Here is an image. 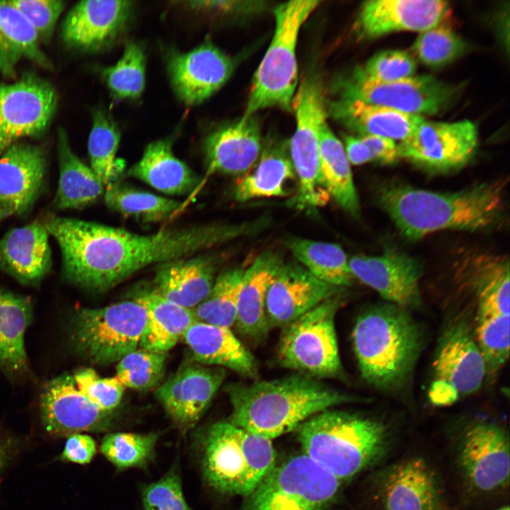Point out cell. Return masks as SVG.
I'll list each match as a JSON object with an SVG mask.
<instances>
[{"label":"cell","instance_id":"cell-1","mask_svg":"<svg viewBox=\"0 0 510 510\" xmlns=\"http://www.w3.org/2000/svg\"><path fill=\"white\" fill-rule=\"evenodd\" d=\"M43 224L60 246L67 279L95 292L108 290L151 265L190 256L258 231L255 221L165 228L150 234L55 216Z\"/></svg>","mask_w":510,"mask_h":510},{"label":"cell","instance_id":"cell-2","mask_svg":"<svg viewBox=\"0 0 510 510\" xmlns=\"http://www.w3.org/2000/svg\"><path fill=\"white\" fill-rule=\"evenodd\" d=\"M506 183L501 178L436 192L387 181L378 186L376 198L402 236L414 241L446 230L482 232L504 227Z\"/></svg>","mask_w":510,"mask_h":510},{"label":"cell","instance_id":"cell-3","mask_svg":"<svg viewBox=\"0 0 510 510\" xmlns=\"http://www.w3.org/2000/svg\"><path fill=\"white\" fill-rule=\"evenodd\" d=\"M226 391L232 405L228 421L271 441L319 412L353 400L303 374L233 383Z\"/></svg>","mask_w":510,"mask_h":510},{"label":"cell","instance_id":"cell-4","mask_svg":"<svg viewBox=\"0 0 510 510\" xmlns=\"http://www.w3.org/2000/svg\"><path fill=\"white\" fill-rule=\"evenodd\" d=\"M352 342L363 380L379 390H392L412 374L423 336L408 310L387 302L360 314Z\"/></svg>","mask_w":510,"mask_h":510},{"label":"cell","instance_id":"cell-5","mask_svg":"<svg viewBox=\"0 0 510 510\" xmlns=\"http://www.w3.org/2000/svg\"><path fill=\"white\" fill-rule=\"evenodd\" d=\"M296 431L302 454L339 481L378 459L388 438L380 421L330 409L310 417Z\"/></svg>","mask_w":510,"mask_h":510},{"label":"cell","instance_id":"cell-6","mask_svg":"<svg viewBox=\"0 0 510 510\" xmlns=\"http://www.w3.org/2000/svg\"><path fill=\"white\" fill-rule=\"evenodd\" d=\"M200 448L204 479L222 494L249 497L276 463L271 440L228 421L212 424Z\"/></svg>","mask_w":510,"mask_h":510},{"label":"cell","instance_id":"cell-7","mask_svg":"<svg viewBox=\"0 0 510 510\" xmlns=\"http://www.w3.org/2000/svg\"><path fill=\"white\" fill-rule=\"evenodd\" d=\"M320 3L293 0L276 7L274 33L254 73L243 117L272 107L292 110L298 84L296 47L299 32Z\"/></svg>","mask_w":510,"mask_h":510},{"label":"cell","instance_id":"cell-8","mask_svg":"<svg viewBox=\"0 0 510 510\" xmlns=\"http://www.w3.org/2000/svg\"><path fill=\"white\" fill-rule=\"evenodd\" d=\"M147 319L144 305L136 299L74 312L69 336L75 351L98 365L118 362L137 349Z\"/></svg>","mask_w":510,"mask_h":510},{"label":"cell","instance_id":"cell-9","mask_svg":"<svg viewBox=\"0 0 510 510\" xmlns=\"http://www.w3.org/2000/svg\"><path fill=\"white\" fill-rule=\"evenodd\" d=\"M321 81L316 74L305 76L298 86L292 109L295 130L288 142L298 187L288 203L313 211L327 203L329 196L319 181L320 132L327 123V109Z\"/></svg>","mask_w":510,"mask_h":510},{"label":"cell","instance_id":"cell-10","mask_svg":"<svg viewBox=\"0 0 510 510\" xmlns=\"http://www.w3.org/2000/svg\"><path fill=\"white\" fill-rule=\"evenodd\" d=\"M341 293L321 302L283 327L278 360L285 368L314 378H334L342 371L335 329Z\"/></svg>","mask_w":510,"mask_h":510},{"label":"cell","instance_id":"cell-11","mask_svg":"<svg viewBox=\"0 0 510 510\" xmlns=\"http://www.w3.org/2000/svg\"><path fill=\"white\" fill-rule=\"evenodd\" d=\"M340 481L304 454L275 464L246 510H327Z\"/></svg>","mask_w":510,"mask_h":510},{"label":"cell","instance_id":"cell-12","mask_svg":"<svg viewBox=\"0 0 510 510\" xmlns=\"http://www.w3.org/2000/svg\"><path fill=\"white\" fill-rule=\"evenodd\" d=\"M486 366L473 329L463 319L450 324L443 334L432 364L428 392L436 407L451 405L480 390Z\"/></svg>","mask_w":510,"mask_h":510},{"label":"cell","instance_id":"cell-13","mask_svg":"<svg viewBox=\"0 0 510 510\" xmlns=\"http://www.w3.org/2000/svg\"><path fill=\"white\" fill-rule=\"evenodd\" d=\"M341 98L358 100L407 114H436L446 108L456 89L431 76H414L390 82H376L351 76L339 84Z\"/></svg>","mask_w":510,"mask_h":510},{"label":"cell","instance_id":"cell-14","mask_svg":"<svg viewBox=\"0 0 510 510\" xmlns=\"http://www.w3.org/2000/svg\"><path fill=\"white\" fill-rule=\"evenodd\" d=\"M478 144L475 125L424 120L398 147L400 158L431 173H446L465 166Z\"/></svg>","mask_w":510,"mask_h":510},{"label":"cell","instance_id":"cell-15","mask_svg":"<svg viewBox=\"0 0 510 510\" xmlns=\"http://www.w3.org/2000/svg\"><path fill=\"white\" fill-rule=\"evenodd\" d=\"M56 106L53 86L34 74L12 84L0 82V155L20 138L42 133Z\"/></svg>","mask_w":510,"mask_h":510},{"label":"cell","instance_id":"cell-16","mask_svg":"<svg viewBox=\"0 0 510 510\" xmlns=\"http://www.w3.org/2000/svg\"><path fill=\"white\" fill-rule=\"evenodd\" d=\"M234 62L208 40L187 52L170 50L166 69L177 97L188 106L210 98L230 79Z\"/></svg>","mask_w":510,"mask_h":510},{"label":"cell","instance_id":"cell-17","mask_svg":"<svg viewBox=\"0 0 510 510\" xmlns=\"http://www.w3.org/2000/svg\"><path fill=\"white\" fill-rule=\"evenodd\" d=\"M453 278L474 295L477 314L509 316L508 255L492 249H465L452 264Z\"/></svg>","mask_w":510,"mask_h":510},{"label":"cell","instance_id":"cell-18","mask_svg":"<svg viewBox=\"0 0 510 510\" xmlns=\"http://www.w3.org/2000/svg\"><path fill=\"white\" fill-rule=\"evenodd\" d=\"M348 266L354 278L387 302L407 310L419 305L421 266L403 251L388 247L379 256H355L348 260Z\"/></svg>","mask_w":510,"mask_h":510},{"label":"cell","instance_id":"cell-19","mask_svg":"<svg viewBox=\"0 0 510 510\" xmlns=\"http://www.w3.org/2000/svg\"><path fill=\"white\" fill-rule=\"evenodd\" d=\"M40 416L47 432L55 436L81 431H103L113 417L92 403L77 388L73 375L64 373L49 381L40 397Z\"/></svg>","mask_w":510,"mask_h":510},{"label":"cell","instance_id":"cell-20","mask_svg":"<svg viewBox=\"0 0 510 510\" xmlns=\"http://www.w3.org/2000/svg\"><path fill=\"white\" fill-rule=\"evenodd\" d=\"M460 464L468 481L477 489L488 492L508 484L509 440L499 425L477 422L465 432Z\"/></svg>","mask_w":510,"mask_h":510},{"label":"cell","instance_id":"cell-21","mask_svg":"<svg viewBox=\"0 0 510 510\" xmlns=\"http://www.w3.org/2000/svg\"><path fill=\"white\" fill-rule=\"evenodd\" d=\"M342 289L317 279L299 263H283L266 294L270 329L283 328Z\"/></svg>","mask_w":510,"mask_h":510},{"label":"cell","instance_id":"cell-22","mask_svg":"<svg viewBox=\"0 0 510 510\" xmlns=\"http://www.w3.org/2000/svg\"><path fill=\"white\" fill-rule=\"evenodd\" d=\"M439 0H370L363 3L354 23L356 35L372 39L397 31H425L448 17Z\"/></svg>","mask_w":510,"mask_h":510},{"label":"cell","instance_id":"cell-23","mask_svg":"<svg viewBox=\"0 0 510 510\" xmlns=\"http://www.w3.org/2000/svg\"><path fill=\"white\" fill-rule=\"evenodd\" d=\"M225 378L222 368L186 366L160 385L155 395L174 423L188 429L203 415Z\"/></svg>","mask_w":510,"mask_h":510},{"label":"cell","instance_id":"cell-24","mask_svg":"<svg viewBox=\"0 0 510 510\" xmlns=\"http://www.w3.org/2000/svg\"><path fill=\"white\" fill-rule=\"evenodd\" d=\"M132 7L130 1H81L67 15L62 38L68 47L81 50L108 47L124 30Z\"/></svg>","mask_w":510,"mask_h":510},{"label":"cell","instance_id":"cell-25","mask_svg":"<svg viewBox=\"0 0 510 510\" xmlns=\"http://www.w3.org/2000/svg\"><path fill=\"white\" fill-rule=\"evenodd\" d=\"M222 260V254L208 252L158 264L152 290L180 306L193 309L211 290Z\"/></svg>","mask_w":510,"mask_h":510},{"label":"cell","instance_id":"cell-26","mask_svg":"<svg viewBox=\"0 0 510 510\" xmlns=\"http://www.w3.org/2000/svg\"><path fill=\"white\" fill-rule=\"evenodd\" d=\"M263 148L261 128L254 115L223 125L205 139L207 175H242L258 161Z\"/></svg>","mask_w":510,"mask_h":510},{"label":"cell","instance_id":"cell-27","mask_svg":"<svg viewBox=\"0 0 510 510\" xmlns=\"http://www.w3.org/2000/svg\"><path fill=\"white\" fill-rule=\"evenodd\" d=\"M46 169L43 149L15 142L0 155V203L15 214L27 212L42 188Z\"/></svg>","mask_w":510,"mask_h":510},{"label":"cell","instance_id":"cell-28","mask_svg":"<svg viewBox=\"0 0 510 510\" xmlns=\"http://www.w3.org/2000/svg\"><path fill=\"white\" fill-rule=\"evenodd\" d=\"M283 263L278 252L266 251L245 268L234 327L239 335L254 344L264 340L271 329L266 312V294Z\"/></svg>","mask_w":510,"mask_h":510},{"label":"cell","instance_id":"cell-29","mask_svg":"<svg viewBox=\"0 0 510 510\" xmlns=\"http://www.w3.org/2000/svg\"><path fill=\"white\" fill-rule=\"evenodd\" d=\"M48 237L39 222L7 232L0 239V269L23 285L39 284L52 264Z\"/></svg>","mask_w":510,"mask_h":510},{"label":"cell","instance_id":"cell-30","mask_svg":"<svg viewBox=\"0 0 510 510\" xmlns=\"http://www.w3.org/2000/svg\"><path fill=\"white\" fill-rule=\"evenodd\" d=\"M183 338L197 362L230 368L246 378L257 377L254 356L230 329L196 322Z\"/></svg>","mask_w":510,"mask_h":510},{"label":"cell","instance_id":"cell-31","mask_svg":"<svg viewBox=\"0 0 510 510\" xmlns=\"http://www.w3.org/2000/svg\"><path fill=\"white\" fill-rule=\"evenodd\" d=\"M327 108V113L360 136L377 135L395 141L405 140L424 120V116L358 100L340 98Z\"/></svg>","mask_w":510,"mask_h":510},{"label":"cell","instance_id":"cell-32","mask_svg":"<svg viewBox=\"0 0 510 510\" xmlns=\"http://www.w3.org/2000/svg\"><path fill=\"white\" fill-rule=\"evenodd\" d=\"M297 181L290 156L288 142L271 139L263 144L254 170L236 181L233 195L236 200L285 197L291 193L288 183Z\"/></svg>","mask_w":510,"mask_h":510},{"label":"cell","instance_id":"cell-33","mask_svg":"<svg viewBox=\"0 0 510 510\" xmlns=\"http://www.w3.org/2000/svg\"><path fill=\"white\" fill-rule=\"evenodd\" d=\"M128 175L171 196L191 193L200 186L201 181L174 155L170 139L149 143L141 159L128 171Z\"/></svg>","mask_w":510,"mask_h":510},{"label":"cell","instance_id":"cell-34","mask_svg":"<svg viewBox=\"0 0 510 510\" xmlns=\"http://www.w3.org/2000/svg\"><path fill=\"white\" fill-rule=\"evenodd\" d=\"M385 510H436L438 492L435 477L421 458L395 466L382 486Z\"/></svg>","mask_w":510,"mask_h":510},{"label":"cell","instance_id":"cell-35","mask_svg":"<svg viewBox=\"0 0 510 510\" xmlns=\"http://www.w3.org/2000/svg\"><path fill=\"white\" fill-rule=\"evenodd\" d=\"M134 298L146 310V324L139 344L142 348L167 353L197 322L192 309L168 300L152 289L140 291Z\"/></svg>","mask_w":510,"mask_h":510},{"label":"cell","instance_id":"cell-36","mask_svg":"<svg viewBox=\"0 0 510 510\" xmlns=\"http://www.w3.org/2000/svg\"><path fill=\"white\" fill-rule=\"evenodd\" d=\"M32 319L29 298L0 289V370L7 374L28 370L25 333Z\"/></svg>","mask_w":510,"mask_h":510},{"label":"cell","instance_id":"cell-37","mask_svg":"<svg viewBox=\"0 0 510 510\" xmlns=\"http://www.w3.org/2000/svg\"><path fill=\"white\" fill-rule=\"evenodd\" d=\"M40 41L33 27L10 1H0V73L14 77L17 64L23 59L50 68Z\"/></svg>","mask_w":510,"mask_h":510},{"label":"cell","instance_id":"cell-38","mask_svg":"<svg viewBox=\"0 0 510 510\" xmlns=\"http://www.w3.org/2000/svg\"><path fill=\"white\" fill-rule=\"evenodd\" d=\"M60 178L54 205L59 209H78L94 203L105 186L90 167L73 152L66 132L57 133Z\"/></svg>","mask_w":510,"mask_h":510},{"label":"cell","instance_id":"cell-39","mask_svg":"<svg viewBox=\"0 0 510 510\" xmlns=\"http://www.w3.org/2000/svg\"><path fill=\"white\" fill-rule=\"evenodd\" d=\"M319 181L322 189L346 212L357 215L359 200L344 144L326 123L320 132Z\"/></svg>","mask_w":510,"mask_h":510},{"label":"cell","instance_id":"cell-40","mask_svg":"<svg viewBox=\"0 0 510 510\" xmlns=\"http://www.w3.org/2000/svg\"><path fill=\"white\" fill-rule=\"evenodd\" d=\"M286 245L299 264L317 279L341 288L351 285L354 277L340 245L299 237L288 239Z\"/></svg>","mask_w":510,"mask_h":510},{"label":"cell","instance_id":"cell-41","mask_svg":"<svg viewBox=\"0 0 510 510\" xmlns=\"http://www.w3.org/2000/svg\"><path fill=\"white\" fill-rule=\"evenodd\" d=\"M103 194L109 209L142 222L166 220L179 211L181 205L178 200L139 190L120 181H115L106 186Z\"/></svg>","mask_w":510,"mask_h":510},{"label":"cell","instance_id":"cell-42","mask_svg":"<svg viewBox=\"0 0 510 510\" xmlns=\"http://www.w3.org/2000/svg\"><path fill=\"white\" fill-rule=\"evenodd\" d=\"M244 271L237 266L218 273L210 293L192 309L197 322L228 329L234 325Z\"/></svg>","mask_w":510,"mask_h":510},{"label":"cell","instance_id":"cell-43","mask_svg":"<svg viewBox=\"0 0 510 510\" xmlns=\"http://www.w3.org/2000/svg\"><path fill=\"white\" fill-rule=\"evenodd\" d=\"M118 126L110 115L96 110L88 140L91 169L106 187L115 181L122 164L116 157L120 141Z\"/></svg>","mask_w":510,"mask_h":510},{"label":"cell","instance_id":"cell-44","mask_svg":"<svg viewBox=\"0 0 510 510\" xmlns=\"http://www.w3.org/2000/svg\"><path fill=\"white\" fill-rule=\"evenodd\" d=\"M158 436L155 433H110L102 439L100 450L119 470L142 468L154 458Z\"/></svg>","mask_w":510,"mask_h":510},{"label":"cell","instance_id":"cell-45","mask_svg":"<svg viewBox=\"0 0 510 510\" xmlns=\"http://www.w3.org/2000/svg\"><path fill=\"white\" fill-rule=\"evenodd\" d=\"M146 56L142 47L135 42L126 44L120 59L101 72L103 79L114 98H138L145 86Z\"/></svg>","mask_w":510,"mask_h":510},{"label":"cell","instance_id":"cell-46","mask_svg":"<svg viewBox=\"0 0 510 510\" xmlns=\"http://www.w3.org/2000/svg\"><path fill=\"white\" fill-rule=\"evenodd\" d=\"M509 317L501 314H476L473 332L485 363L487 378H493L509 360Z\"/></svg>","mask_w":510,"mask_h":510},{"label":"cell","instance_id":"cell-47","mask_svg":"<svg viewBox=\"0 0 510 510\" xmlns=\"http://www.w3.org/2000/svg\"><path fill=\"white\" fill-rule=\"evenodd\" d=\"M448 17L423 31L416 39L412 50L424 64L441 67L455 61L466 50L464 40L447 21Z\"/></svg>","mask_w":510,"mask_h":510},{"label":"cell","instance_id":"cell-48","mask_svg":"<svg viewBox=\"0 0 510 510\" xmlns=\"http://www.w3.org/2000/svg\"><path fill=\"white\" fill-rule=\"evenodd\" d=\"M167 353L137 348L125 355L116 366V377L125 387L144 390L162 379Z\"/></svg>","mask_w":510,"mask_h":510},{"label":"cell","instance_id":"cell-49","mask_svg":"<svg viewBox=\"0 0 510 510\" xmlns=\"http://www.w3.org/2000/svg\"><path fill=\"white\" fill-rule=\"evenodd\" d=\"M416 69V60L410 54L390 50L375 54L352 75L363 80L390 82L414 76Z\"/></svg>","mask_w":510,"mask_h":510},{"label":"cell","instance_id":"cell-50","mask_svg":"<svg viewBox=\"0 0 510 510\" xmlns=\"http://www.w3.org/2000/svg\"><path fill=\"white\" fill-rule=\"evenodd\" d=\"M73 378L77 388L92 403L102 411L113 414L125 389L116 376L101 378L92 368H84L76 370Z\"/></svg>","mask_w":510,"mask_h":510},{"label":"cell","instance_id":"cell-51","mask_svg":"<svg viewBox=\"0 0 510 510\" xmlns=\"http://www.w3.org/2000/svg\"><path fill=\"white\" fill-rule=\"evenodd\" d=\"M143 510H192L188 504L176 466L142 489Z\"/></svg>","mask_w":510,"mask_h":510},{"label":"cell","instance_id":"cell-52","mask_svg":"<svg viewBox=\"0 0 510 510\" xmlns=\"http://www.w3.org/2000/svg\"><path fill=\"white\" fill-rule=\"evenodd\" d=\"M10 3L26 18L36 31L40 40H49L55 24L64 10L60 0H13Z\"/></svg>","mask_w":510,"mask_h":510},{"label":"cell","instance_id":"cell-53","mask_svg":"<svg viewBox=\"0 0 510 510\" xmlns=\"http://www.w3.org/2000/svg\"><path fill=\"white\" fill-rule=\"evenodd\" d=\"M96 453V445L89 435L74 433L68 436L61 459L77 464L89 463Z\"/></svg>","mask_w":510,"mask_h":510},{"label":"cell","instance_id":"cell-54","mask_svg":"<svg viewBox=\"0 0 510 510\" xmlns=\"http://www.w3.org/2000/svg\"><path fill=\"white\" fill-rule=\"evenodd\" d=\"M359 137L368 147L373 160L383 164H392L400 158L397 144L395 140L377 135Z\"/></svg>","mask_w":510,"mask_h":510},{"label":"cell","instance_id":"cell-55","mask_svg":"<svg viewBox=\"0 0 510 510\" xmlns=\"http://www.w3.org/2000/svg\"><path fill=\"white\" fill-rule=\"evenodd\" d=\"M344 150L349 163L361 165L373 161L371 154L360 137L344 135Z\"/></svg>","mask_w":510,"mask_h":510},{"label":"cell","instance_id":"cell-56","mask_svg":"<svg viewBox=\"0 0 510 510\" xmlns=\"http://www.w3.org/2000/svg\"><path fill=\"white\" fill-rule=\"evenodd\" d=\"M252 1H194L188 2L189 6L196 9H208L221 11H249L260 6L250 5Z\"/></svg>","mask_w":510,"mask_h":510},{"label":"cell","instance_id":"cell-57","mask_svg":"<svg viewBox=\"0 0 510 510\" xmlns=\"http://www.w3.org/2000/svg\"><path fill=\"white\" fill-rule=\"evenodd\" d=\"M13 450V441L4 436H0V474L10 460Z\"/></svg>","mask_w":510,"mask_h":510},{"label":"cell","instance_id":"cell-58","mask_svg":"<svg viewBox=\"0 0 510 510\" xmlns=\"http://www.w3.org/2000/svg\"><path fill=\"white\" fill-rule=\"evenodd\" d=\"M14 214L12 208L0 203V221Z\"/></svg>","mask_w":510,"mask_h":510},{"label":"cell","instance_id":"cell-59","mask_svg":"<svg viewBox=\"0 0 510 510\" xmlns=\"http://www.w3.org/2000/svg\"><path fill=\"white\" fill-rule=\"evenodd\" d=\"M499 510H509V508L508 506H506V507H504Z\"/></svg>","mask_w":510,"mask_h":510}]
</instances>
